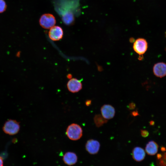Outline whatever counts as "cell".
<instances>
[{
  "label": "cell",
  "instance_id": "obj_16",
  "mask_svg": "<svg viewBox=\"0 0 166 166\" xmlns=\"http://www.w3.org/2000/svg\"><path fill=\"white\" fill-rule=\"evenodd\" d=\"M140 134L142 137H146L148 136L149 133L146 130H141Z\"/></svg>",
  "mask_w": 166,
  "mask_h": 166
},
{
  "label": "cell",
  "instance_id": "obj_2",
  "mask_svg": "<svg viewBox=\"0 0 166 166\" xmlns=\"http://www.w3.org/2000/svg\"><path fill=\"white\" fill-rule=\"evenodd\" d=\"M20 128L19 122L15 120L9 119L4 124L2 130L6 134L13 135L18 133Z\"/></svg>",
  "mask_w": 166,
  "mask_h": 166
},
{
  "label": "cell",
  "instance_id": "obj_8",
  "mask_svg": "<svg viewBox=\"0 0 166 166\" xmlns=\"http://www.w3.org/2000/svg\"><path fill=\"white\" fill-rule=\"evenodd\" d=\"M101 111L102 116L107 120L113 118L115 113V111L114 107L108 104L103 105L101 108Z\"/></svg>",
  "mask_w": 166,
  "mask_h": 166
},
{
  "label": "cell",
  "instance_id": "obj_10",
  "mask_svg": "<svg viewBox=\"0 0 166 166\" xmlns=\"http://www.w3.org/2000/svg\"><path fill=\"white\" fill-rule=\"evenodd\" d=\"M63 160L66 164L70 166L76 163L77 157L75 153L69 152L65 154L63 156Z\"/></svg>",
  "mask_w": 166,
  "mask_h": 166
},
{
  "label": "cell",
  "instance_id": "obj_11",
  "mask_svg": "<svg viewBox=\"0 0 166 166\" xmlns=\"http://www.w3.org/2000/svg\"><path fill=\"white\" fill-rule=\"evenodd\" d=\"M132 156L133 159L137 161H140L143 160L145 156V153L142 148L136 147L132 151Z\"/></svg>",
  "mask_w": 166,
  "mask_h": 166
},
{
  "label": "cell",
  "instance_id": "obj_7",
  "mask_svg": "<svg viewBox=\"0 0 166 166\" xmlns=\"http://www.w3.org/2000/svg\"><path fill=\"white\" fill-rule=\"evenodd\" d=\"M100 146V144L97 140L92 139L88 140L85 145L86 150L91 154L97 153L99 151Z\"/></svg>",
  "mask_w": 166,
  "mask_h": 166
},
{
  "label": "cell",
  "instance_id": "obj_15",
  "mask_svg": "<svg viewBox=\"0 0 166 166\" xmlns=\"http://www.w3.org/2000/svg\"><path fill=\"white\" fill-rule=\"evenodd\" d=\"M6 5L4 0H0V13L3 12L6 10Z\"/></svg>",
  "mask_w": 166,
  "mask_h": 166
},
{
  "label": "cell",
  "instance_id": "obj_4",
  "mask_svg": "<svg viewBox=\"0 0 166 166\" xmlns=\"http://www.w3.org/2000/svg\"><path fill=\"white\" fill-rule=\"evenodd\" d=\"M148 47V44L147 41L142 38L136 39L133 45L134 50L140 56H142L145 53Z\"/></svg>",
  "mask_w": 166,
  "mask_h": 166
},
{
  "label": "cell",
  "instance_id": "obj_9",
  "mask_svg": "<svg viewBox=\"0 0 166 166\" xmlns=\"http://www.w3.org/2000/svg\"><path fill=\"white\" fill-rule=\"evenodd\" d=\"M153 73L157 77L162 78L166 75V64L160 62L155 64L153 68Z\"/></svg>",
  "mask_w": 166,
  "mask_h": 166
},
{
  "label": "cell",
  "instance_id": "obj_22",
  "mask_svg": "<svg viewBox=\"0 0 166 166\" xmlns=\"http://www.w3.org/2000/svg\"><path fill=\"white\" fill-rule=\"evenodd\" d=\"M154 122L153 121H152L150 122V124L151 125H152L154 124Z\"/></svg>",
  "mask_w": 166,
  "mask_h": 166
},
{
  "label": "cell",
  "instance_id": "obj_20",
  "mask_svg": "<svg viewBox=\"0 0 166 166\" xmlns=\"http://www.w3.org/2000/svg\"><path fill=\"white\" fill-rule=\"evenodd\" d=\"M0 166H3V158L1 156H0Z\"/></svg>",
  "mask_w": 166,
  "mask_h": 166
},
{
  "label": "cell",
  "instance_id": "obj_18",
  "mask_svg": "<svg viewBox=\"0 0 166 166\" xmlns=\"http://www.w3.org/2000/svg\"><path fill=\"white\" fill-rule=\"evenodd\" d=\"M131 115L133 117H136L139 115L138 110H136L132 111L131 113Z\"/></svg>",
  "mask_w": 166,
  "mask_h": 166
},
{
  "label": "cell",
  "instance_id": "obj_12",
  "mask_svg": "<svg viewBox=\"0 0 166 166\" xmlns=\"http://www.w3.org/2000/svg\"><path fill=\"white\" fill-rule=\"evenodd\" d=\"M158 146L153 141H149L146 145L145 150L147 153L150 155L156 154L158 150Z\"/></svg>",
  "mask_w": 166,
  "mask_h": 166
},
{
  "label": "cell",
  "instance_id": "obj_1",
  "mask_svg": "<svg viewBox=\"0 0 166 166\" xmlns=\"http://www.w3.org/2000/svg\"><path fill=\"white\" fill-rule=\"evenodd\" d=\"M66 134L71 140H77L80 139L82 136L83 131L81 127L78 124L72 123L67 127Z\"/></svg>",
  "mask_w": 166,
  "mask_h": 166
},
{
  "label": "cell",
  "instance_id": "obj_3",
  "mask_svg": "<svg viewBox=\"0 0 166 166\" xmlns=\"http://www.w3.org/2000/svg\"><path fill=\"white\" fill-rule=\"evenodd\" d=\"M56 21L55 17L50 14H43L39 19L41 26L45 29H50L54 26Z\"/></svg>",
  "mask_w": 166,
  "mask_h": 166
},
{
  "label": "cell",
  "instance_id": "obj_19",
  "mask_svg": "<svg viewBox=\"0 0 166 166\" xmlns=\"http://www.w3.org/2000/svg\"><path fill=\"white\" fill-rule=\"evenodd\" d=\"M92 101L90 100H87L85 101V105L87 106H90L91 104Z\"/></svg>",
  "mask_w": 166,
  "mask_h": 166
},
{
  "label": "cell",
  "instance_id": "obj_21",
  "mask_svg": "<svg viewBox=\"0 0 166 166\" xmlns=\"http://www.w3.org/2000/svg\"><path fill=\"white\" fill-rule=\"evenodd\" d=\"M67 77L69 79H70L72 77V75L71 74H69L67 76Z\"/></svg>",
  "mask_w": 166,
  "mask_h": 166
},
{
  "label": "cell",
  "instance_id": "obj_17",
  "mask_svg": "<svg viewBox=\"0 0 166 166\" xmlns=\"http://www.w3.org/2000/svg\"><path fill=\"white\" fill-rule=\"evenodd\" d=\"M127 107L129 110H133L136 108V104L132 102L128 104Z\"/></svg>",
  "mask_w": 166,
  "mask_h": 166
},
{
  "label": "cell",
  "instance_id": "obj_14",
  "mask_svg": "<svg viewBox=\"0 0 166 166\" xmlns=\"http://www.w3.org/2000/svg\"><path fill=\"white\" fill-rule=\"evenodd\" d=\"M62 20L65 24L70 25L74 21L73 15L71 12H66L63 15Z\"/></svg>",
  "mask_w": 166,
  "mask_h": 166
},
{
  "label": "cell",
  "instance_id": "obj_5",
  "mask_svg": "<svg viewBox=\"0 0 166 166\" xmlns=\"http://www.w3.org/2000/svg\"><path fill=\"white\" fill-rule=\"evenodd\" d=\"M48 35L49 38L53 41H58L63 38V31L62 28L58 26H54L50 29Z\"/></svg>",
  "mask_w": 166,
  "mask_h": 166
},
{
  "label": "cell",
  "instance_id": "obj_13",
  "mask_svg": "<svg viewBox=\"0 0 166 166\" xmlns=\"http://www.w3.org/2000/svg\"><path fill=\"white\" fill-rule=\"evenodd\" d=\"M93 120L96 126L97 127L101 126L108 122L107 120L99 114L96 115L94 117Z\"/></svg>",
  "mask_w": 166,
  "mask_h": 166
},
{
  "label": "cell",
  "instance_id": "obj_6",
  "mask_svg": "<svg viewBox=\"0 0 166 166\" xmlns=\"http://www.w3.org/2000/svg\"><path fill=\"white\" fill-rule=\"evenodd\" d=\"M67 87L68 90L72 93L78 92L82 89L81 81L76 78H71L68 82Z\"/></svg>",
  "mask_w": 166,
  "mask_h": 166
}]
</instances>
